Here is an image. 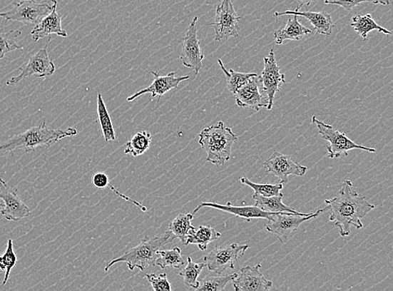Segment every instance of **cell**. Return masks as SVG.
Instances as JSON below:
<instances>
[{
	"label": "cell",
	"instance_id": "6da1fadb",
	"mask_svg": "<svg viewBox=\"0 0 393 291\" xmlns=\"http://www.w3.org/2000/svg\"><path fill=\"white\" fill-rule=\"evenodd\" d=\"M325 203L330 212V222L334 223L342 238L349 235L352 226L357 229L362 228V219L375 208V205L354 190L353 183L349 180L344 181L337 197L325 200Z\"/></svg>",
	"mask_w": 393,
	"mask_h": 291
},
{
	"label": "cell",
	"instance_id": "7a4b0ae2",
	"mask_svg": "<svg viewBox=\"0 0 393 291\" xmlns=\"http://www.w3.org/2000/svg\"><path fill=\"white\" fill-rule=\"evenodd\" d=\"M78 135V131L74 128L66 130H51L46 126V122L41 125L33 127L20 135L14 136L8 141L0 145V153L24 150L35 151L38 147L51 146L67 137Z\"/></svg>",
	"mask_w": 393,
	"mask_h": 291
},
{
	"label": "cell",
	"instance_id": "3957f363",
	"mask_svg": "<svg viewBox=\"0 0 393 291\" xmlns=\"http://www.w3.org/2000/svg\"><path fill=\"white\" fill-rule=\"evenodd\" d=\"M175 236L170 230L158 237H145L141 242L133 249L129 250L126 254L109 262L105 272H108L114 265L126 263L129 271L138 269L145 270L148 266H155L158 252L163 247L175 240Z\"/></svg>",
	"mask_w": 393,
	"mask_h": 291
},
{
	"label": "cell",
	"instance_id": "277c9868",
	"mask_svg": "<svg viewBox=\"0 0 393 291\" xmlns=\"http://www.w3.org/2000/svg\"><path fill=\"white\" fill-rule=\"evenodd\" d=\"M238 141L231 128L220 121L215 126L205 127L199 133V145L207 152V162L217 166L223 165L232 155V148Z\"/></svg>",
	"mask_w": 393,
	"mask_h": 291
},
{
	"label": "cell",
	"instance_id": "5b68a950",
	"mask_svg": "<svg viewBox=\"0 0 393 291\" xmlns=\"http://www.w3.org/2000/svg\"><path fill=\"white\" fill-rule=\"evenodd\" d=\"M312 123L317 127L320 135L329 144L325 146L328 150L330 159L340 158L342 155L347 156L348 152L352 150H362L375 153L374 148L360 146L354 143L347 136L346 133L340 132L332 126L319 121L316 116L312 117Z\"/></svg>",
	"mask_w": 393,
	"mask_h": 291
},
{
	"label": "cell",
	"instance_id": "8992f818",
	"mask_svg": "<svg viewBox=\"0 0 393 291\" xmlns=\"http://www.w3.org/2000/svg\"><path fill=\"white\" fill-rule=\"evenodd\" d=\"M327 211H328V207L319 209L315 213H277L270 220H267L265 228L267 232L275 235L282 243H285L289 240L291 233L298 230L302 223L310 220V219L318 218L320 214Z\"/></svg>",
	"mask_w": 393,
	"mask_h": 291
},
{
	"label": "cell",
	"instance_id": "52a82bcc",
	"mask_svg": "<svg viewBox=\"0 0 393 291\" xmlns=\"http://www.w3.org/2000/svg\"><path fill=\"white\" fill-rule=\"evenodd\" d=\"M55 1L56 0H46L43 2L24 1L16 4L11 11L0 12V18L6 21L36 26L51 11Z\"/></svg>",
	"mask_w": 393,
	"mask_h": 291
},
{
	"label": "cell",
	"instance_id": "ba28073f",
	"mask_svg": "<svg viewBox=\"0 0 393 291\" xmlns=\"http://www.w3.org/2000/svg\"><path fill=\"white\" fill-rule=\"evenodd\" d=\"M247 245H233L215 247L207 256L204 261L210 271L220 275L228 270H233L235 265L241 259L248 250Z\"/></svg>",
	"mask_w": 393,
	"mask_h": 291
},
{
	"label": "cell",
	"instance_id": "9c48e42d",
	"mask_svg": "<svg viewBox=\"0 0 393 291\" xmlns=\"http://www.w3.org/2000/svg\"><path fill=\"white\" fill-rule=\"evenodd\" d=\"M241 17L235 11L232 0H223L215 9V21L210 24L215 31V41L223 42L229 38H238V23Z\"/></svg>",
	"mask_w": 393,
	"mask_h": 291
},
{
	"label": "cell",
	"instance_id": "30bf717a",
	"mask_svg": "<svg viewBox=\"0 0 393 291\" xmlns=\"http://www.w3.org/2000/svg\"><path fill=\"white\" fill-rule=\"evenodd\" d=\"M20 75L13 76L7 81L6 85L13 87L22 80L35 76L37 78H46L55 73L56 66L48 55L47 46L32 56L26 64L20 68Z\"/></svg>",
	"mask_w": 393,
	"mask_h": 291
},
{
	"label": "cell",
	"instance_id": "8fae6325",
	"mask_svg": "<svg viewBox=\"0 0 393 291\" xmlns=\"http://www.w3.org/2000/svg\"><path fill=\"white\" fill-rule=\"evenodd\" d=\"M265 68L260 76L263 92L267 99V109L271 111L275 103V94L280 91L282 85L286 83L285 76L281 73L277 65L275 51L271 50L270 54L265 57Z\"/></svg>",
	"mask_w": 393,
	"mask_h": 291
},
{
	"label": "cell",
	"instance_id": "7c38bea8",
	"mask_svg": "<svg viewBox=\"0 0 393 291\" xmlns=\"http://www.w3.org/2000/svg\"><path fill=\"white\" fill-rule=\"evenodd\" d=\"M267 173L275 176L280 183H289V176H303L308 171L306 166L295 161L291 156L275 151L265 163Z\"/></svg>",
	"mask_w": 393,
	"mask_h": 291
},
{
	"label": "cell",
	"instance_id": "4fadbf2b",
	"mask_svg": "<svg viewBox=\"0 0 393 291\" xmlns=\"http://www.w3.org/2000/svg\"><path fill=\"white\" fill-rule=\"evenodd\" d=\"M198 22V17L195 16L185 35L183 46H182L180 56L182 63L186 68L194 70L195 75L199 74L201 68H203V61L205 58L203 50L200 49V41L198 36V27H196Z\"/></svg>",
	"mask_w": 393,
	"mask_h": 291
},
{
	"label": "cell",
	"instance_id": "5bb4252c",
	"mask_svg": "<svg viewBox=\"0 0 393 291\" xmlns=\"http://www.w3.org/2000/svg\"><path fill=\"white\" fill-rule=\"evenodd\" d=\"M0 199L4 204L0 213L7 221L18 222L31 216L30 208L18 195V190L9 187L2 178H0Z\"/></svg>",
	"mask_w": 393,
	"mask_h": 291
},
{
	"label": "cell",
	"instance_id": "9a60e30c",
	"mask_svg": "<svg viewBox=\"0 0 393 291\" xmlns=\"http://www.w3.org/2000/svg\"><path fill=\"white\" fill-rule=\"evenodd\" d=\"M150 73L153 76V81L150 86L148 88L138 91L136 93L132 95V96L127 98L128 102H133L134 99L141 97L142 95L150 93L153 98L159 97L160 99L165 93L170 92V91L178 88L181 82H184L185 80L190 78L189 75L183 76H177L175 71H172L166 76H162L158 71H150Z\"/></svg>",
	"mask_w": 393,
	"mask_h": 291
},
{
	"label": "cell",
	"instance_id": "2e32d148",
	"mask_svg": "<svg viewBox=\"0 0 393 291\" xmlns=\"http://www.w3.org/2000/svg\"><path fill=\"white\" fill-rule=\"evenodd\" d=\"M261 83L260 76H254L233 94L239 108H252L255 112L260 111L262 108H267V99L263 98L260 93Z\"/></svg>",
	"mask_w": 393,
	"mask_h": 291
},
{
	"label": "cell",
	"instance_id": "e0dca14e",
	"mask_svg": "<svg viewBox=\"0 0 393 291\" xmlns=\"http://www.w3.org/2000/svg\"><path fill=\"white\" fill-rule=\"evenodd\" d=\"M261 264L254 266L242 267L240 276L233 281L236 291H265L270 290L272 281L267 280L260 271Z\"/></svg>",
	"mask_w": 393,
	"mask_h": 291
},
{
	"label": "cell",
	"instance_id": "ac0fdd59",
	"mask_svg": "<svg viewBox=\"0 0 393 291\" xmlns=\"http://www.w3.org/2000/svg\"><path fill=\"white\" fill-rule=\"evenodd\" d=\"M212 208L215 209H218L220 210V211L233 214V215L234 216L246 218L248 221L250 220V219L253 218H263L270 220L272 217L275 216V214H277L262 211V209L256 206L238 207L233 206L231 203H228L227 204H220L213 202H205L200 203L198 206L195 208L193 213V215H195V214L198 213L200 208Z\"/></svg>",
	"mask_w": 393,
	"mask_h": 291
},
{
	"label": "cell",
	"instance_id": "d6986e66",
	"mask_svg": "<svg viewBox=\"0 0 393 291\" xmlns=\"http://www.w3.org/2000/svg\"><path fill=\"white\" fill-rule=\"evenodd\" d=\"M285 16H297L305 18L312 25L314 30L317 34L325 36L332 35L335 27L332 16L330 14L320 11H300L295 9V11L289 9L285 12H275V17L279 18Z\"/></svg>",
	"mask_w": 393,
	"mask_h": 291
},
{
	"label": "cell",
	"instance_id": "ffe728a7",
	"mask_svg": "<svg viewBox=\"0 0 393 291\" xmlns=\"http://www.w3.org/2000/svg\"><path fill=\"white\" fill-rule=\"evenodd\" d=\"M57 1L56 0L51 11L34 27L31 32L32 40L35 42L43 39L51 34L61 37H66L67 33L61 26V16L56 11Z\"/></svg>",
	"mask_w": 393,
	"mask_h": 291
},
{
	"label": "cell",
	"instance_id": "44dd1931",
	"mask_svg": "<svg viewBox=\"0 0 393 291\" xmlns=\"http://www.w3.org/2000/svg\"><path fill=\"white\" fill-rule=\"evenodd\" d=\"M284 28L275 32V40L277 45H282L285 41H299L305 36L312 34L313 31L301 25L298 16H291Z\"/></svg>",
	"mask_w": 393,
	"mask_h": 291
},
{
	"label": "cell",
	"instance_id": "7402d4cb",
	"mask_svg": "<svg viewBox=\"0 0 393 291\" xmlns=\"http://www.w3.org/2000/svg\"><path fill=\"white\" fill-rule=\"evenodd\" d=\"M351 26L364 41L367 40L368 33L373 31H377L387 36L392 35L390 31L378 25V24L374 21L371 14H365V16L357 14V16H354L352 19Z\"/></svg>",
	"mask_w": 393,
	"mask_h": 291
},
{
	"label": "cell",
	"instance_id": "603a6c76",
	"mask_svg": "<svg viewBox=\"0 0 393 291\" xmlns=\"http://www.w3.org/2000/svg\"><path fill=\"white\" fill-rule=\"evenodd\" d=\"M282 198H284V194L272 195V197H263V195L255 193L252 195V198L255 201V206L262 209V211L273 213H300L282 203Z\"/></svg>",
	"mask_w": 393,
	"mask_h": 291
},
{
	"label": "cell",
	"instance_id": "cb8c5ba5",
	"mask_svg": "<svg viewBox=\"0 0 393 291\" xmlns=\"http://www.w3.org/2000/svg\"><path fill=\"white\" fill-rule=\"evenodd\" d=\"M220 236L222 233L212 227L200 226L190 233L186 241V245H195L201 251H205L208 250L209 243L218 240Z\"/></svg>",
	"mask_w": 393,
	"mask_h": 291
},
{
	"label": "cell",
	"instance_id": "d4e9b609",
	"mask_svg": "<svg viewBox=\"0 0 393 291\" xmlns=\"http://www.w3.org/2000/svg\"><path fill=\"white\" fill-rule=\"evenodd\" d=\"M194 215L193 213H180L172 221L169 226V230L173 233L175 238L186 245V241L190 233L195 228L191 224Z\"/></svg>",
	"mask_w": 393,
	"mask_h": 291
},
{
	"label": "cell",
	"instance_id": "484cf974",
	"mask_svg": "<svg viewBox=\"0 0 393 291\" xmlns=\"http://www.w3.org/2000/svg\"><path fill=\"white\" fill-rule=\"evenodd\" d=\"M152 142V136L150 132L143 131L136 133L132 139L126 143L124 155H131L138 157L150 149Z\"/></svg>",
	"mask_w": 393,
	"mask_h": 291
},
{
	"label": "cell",
	"instance_id": "4316f807",
	"mask_svg": "<svg viewBox=\"0 0 393 291\" xmlns=\"http://www.w3.org/2000/svg\"><path fill=\"white\" fill-rule=\"evenodd\" d=\"M97 103L98 121L105 141L108 143L116 140V133H115L111 117L101 93L98 94Z\"/></svg>",
	"mask_w": 393,
	"mask_h": 291
},
{
	"label": "cell",
	"instance_id": "83f0119b",
	"mask_svg": "<svg viewBox=\"0 0 393 291\" xmlns=\"http://www.w3.org/2000/svg\"><path fill=\"white\" fill-rule=\"evenodd\" d=\"M158 255L160 257H157L155 266H159L163 270L167 268V267L173 269H181L185 265L181 250L178 247H175L172 250H160L158 252Z\"/></svg>",
	"mask_w": 393,
	"mask_h": 291
},
{
	"label": "cell",
	"instance_id": "f1b7e54d",
	"mask_svg": "<svg viewBox=\"0 0 393 291\" xmlns=\"http://www.w3.org/2000/svg\"><path fill=\"white\" fill-rule=\"evenodd\" d=\"M238 275L235 273L232 275H208L200 281L196 290L201 291H220L226 288V286L237 278Z\"/></svg>",
	"mask_w": 393,
	"mask_h": 291
},
{
	"label": "cell",
	"instance_id": "f546056e",
	"mask_svg": "<svg viewBox=\"0 0 393 291\" xmlns=\"http://www.w3.org/2000/svg\"><path fill=\"white\" fill-rule=\"evenodd\" d=\"M187 262L188 264L185 269L180 272L179 275L183 278L187 287L196 290L199 286V276L207 265L205 263H195L190 256L187 257Z\"/></svg>",
	"mask_w": 393,
	"mask_h": 291
},
{
	"label": "cell",
	"instance_id": "4dcf8cb0",
	"mask_svg": "<svg viewBox=\"0 0 393 291\" xmlns=\"http://www.w3.org/2000/svg\"><path fill=\"white\" fill-rule=\"evenodd\" d=\"M218 64L220 66V69L223 70L225 76L227 80V87L230 92L233 94L236 93L237 91L242 87L244 84L248 82V80L256 76V73H238L233 70H228L226 66H224L223 61L218 60Z\"/></svg>",
	"mask_w": 393,
	"mask_h": 291
},
{
	"label": "cell",
	"instance_id": "1f68e13d",
	"mask_svg": "<svg viewBox=\"0 0 393 291\" xmlns=\"http://www.w3.org/2000/svg\"><path fill=\"white\" fill-rule=\"evenodd\" d=\"M21 35L22 32L19 30L0 31V60L14 51L23 50V47L17 44V39Z\"/></svg>",
	"mask_w": 393,
	"mask_h": 291
},
{
	"label": "cell",
	"instance_id": "d6a6232c",
	"mask_svg": "<svg viewBox=\"0 0 393 291\" xmlns=\"http://www.w3.org/2000/svg\"><path fill=\"white\" fill-rule=\"evenodd\" d=\"M240 183L243 185H246L247 187L251 188L254 190V193L260 194L263 197H272V195H280L281 190L284 188V184L282 183H252L250 180L247 179L246 176H243L240 179Z\"/></svg>",
	"mask_w": 393,
	"mask_h": 291
},
{
	"label": "cell",
	"instance_id": "836d02e7",
	"mask_svg": "<svg viewBox=\"0 0 393 291\" xmlns=\"http://www.w3.org/2000/svg\"><path fill=\"white\" fill-rule=\"evenodd\" d=\"M17 263V257L14 252L13 240H9L7 242V249L4 255L0 256V270L6 271L2 285H6L7 281L11 275V272Z\"/></svg>",
	"mask_w": 393,
	"mask_h": 291
},
{
	"label": "cell",
	"instance_id": "e575fe53",
	"mask_svg": "<svg viewBox=\"0 0 393 291\" xmlns=\"http://www.w3.org/2000/svg\"><path fill=\"white\" fill-rule=\"evenodd\" d=\"M146 278L148 281L155 291L166 290L171 291V284L167 279V274L163 273L156 275L155 273L146 275Z\"/></svg>",
	"mask_w": 393,
	"mask_h": 291
},
{
	"label": "cell",
	"instance_id": "d590c367",
	"mask_svg": "<svg viewBox=\"0 0 393 291\" xmlns=\"http://www.w3.org/2000/svg\"><path fill=\"white\" fill-rule=\"evenodd\" d=\"M373 3L375 4L376 0H325V4H332V6H338L342 7L346 11H352V9L359 6L362 3Z\"/></svg>",
	"mask_w": 393,
	"mask_h": 291
},
{
	"label": "cell",
	"instance_id": "8d00e7d4",
	"mask_svg": "<svg viewBox=\"0 0 393 291\" xmlns=\"http://www.w3.org/2000/svg\"><path fill=\"white\" fill-rule=\"evenodd\" d=\"M109 183L108 176L103 173H97L93 176V184L98 189L106 188Z\"/></svg>",
	"mask_w": 393,
	"mask_h": 291
},
{
	"label": "cell",
	"instance_id": "74e56055",
	"mask_svg": "<svg viewBox=\"0 0 393 291\" xmlns=\"http://www.w3.org/2000/svg\"><path fill=\"white\" fill-rule=\"evenodd\" d=\"M297 4V9H300L303 6H310V4L320 1V0H295Z\"/></svg>",
	"mask_w": 393,
	"mask_h": 291
},
{
	"label": "cell",
	"instance_id": "f35d334b",
	"mask_svg": "<svg viewBox=\"0 0 393 291\" xmlns=\"http://www.w3.org/2000/svg\"><path fill=\"white\" fill-rule=\"evenodd\" d=\"M380 4L383 6H389L390 1L389 0H380Z\"/></svg>",
	"mask_w": 393,
	"mask_h": 291
},
{
	"label": "cell",
	"instance_id": "ab89813d",
	"mask_svg": "<svg viewBox=\"0 0 393 291\" xmlns=\"http://www.w3.org/2000/svg\"><path fill=\"white\" fill-rule=\"evenodd\" d=\"M4 204L2 199H0V211L4 208Z\"/></svg>",
	"mask_w": 393,
	"mask_h": 291
},
{
	"label": "cell",
	"instance_id": "60d3db41",
	"mask_svg": "<svg viewBox=\"0 0 393 291\" xmlns=\"http://www.w3.org/2000/svg\"><path fill=\"white\" fill-rule=\"evenodd\" d=\"M21 2L30 1V2H39L40 0H20Z\"/></svg>",
	"mask_w": 393,
	"mask_h": 291
},
{
	"label": "cell",
	"instance_id": "b9f144b4",
	"mask_svg": "<svg viewBox=\"0 0 393 291\" xmlns=\"http://www.w3.org/2000/svg\"><path fill=\"white\" fill-rule=\"evenodd\" d=\"M380 4V0H376L375 4Z\"/></svg>",
	"mask_w": 393,
	"mask_h": 291
}]
</instances>
